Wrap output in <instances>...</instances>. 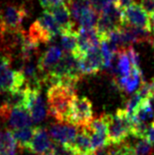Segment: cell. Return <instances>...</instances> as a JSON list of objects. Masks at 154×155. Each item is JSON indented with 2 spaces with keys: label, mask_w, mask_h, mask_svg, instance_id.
<instances>
[{
  "label": "cell",
  "mask_w": 154,
  "mask_h": 155,
  "mask_svg": "<svg viewBox=\"0 0 154 155\" xmlns=\"http://www.w3.org/2000/svg\"><path fill=\"white\" fill-rule=\"evenodd\" d=\"M39 2L44 10H50L52 8L64 4L65 0H39Z\"/></svg>",
  "instance_id": "obj_31"
},
{
  "label": "cell",
  "mask_w": 154,
  "mask_h": 155,
  "mask_svg": "<svg viewBox=\"0 0 154 155\" xmlns=\"http://www.w3.org/2000/svg\"><path fill=\"white\" fill-rule=\"evenodd\" d=\"M28 89H29V98H28L27 109L29 110L34 123H39L45 119L47 114L45 102L40 93V89L31 88L29 87Z\"/></svg>",
  "instance_id": "obj_9"
},
{
  "label": "cell",
  "mask_w": 154,
  "mask_h": 155,
  "mask_svg": "<svg viewBox=\"0 0 154 155\" xmlns=\"http://www.w3.org/2000/svg\"><path fill=\"white\" fill-rule=\"evenodd\" d=\"M74 87L54 84L47 89V101L49 112L59 123H67L71 103L75 95Z\"/></svg>",
  "instance_id": "obj_1"
},
{
  "label": "cell",
  "mask_w": 154,
  "mask_h": 155,
  "mask_svg": "<svg viewBox=\"0 0 154 155\" xmlns=\"http://www.w3.org/2000/svg\"><path fill=\"white\" fill-rule=\"evenodd\" d=\"M93 110L91 101L84 96H75L72 100L67 124L77 127H86L92 120Z\"/></svg>",
  "instance_id": "obj_4"
},
{
  "label": "cell",
  "mask_w": 154,
  "mask_h": 155,
  "mask_svg": "<svg viewBox=\"0 0 154 155\" xmlns=\"http://www.w3.org/2000/svg\"><path fill=\"white\" fill-rule=\"evenodd\" d=\"M99 14L92 6L86 8L80 14V17L78 24L80 28H94L97 25Z\"/></svg>",
  "instance_id": "obj_22"
},
{
  "label": "cell",
  "mask_w": 154,
  "mask_h": 155,
  "mask_svg": "<svg viewBox=\"0 0 154 155\" xmlns=\"http://www.w3.org/2000/svg\"><path fill=\"white\" fill-rule=\"evenodd\" d=\"M140 4L148 14H151L154 12V0H140Z\"/></svg>",
  "instance_id": "obj_32"
},
{
  "label": "cell",
  "mask_w": 154,
  "mask_h": 155,
  "mask_svg": "<svg viewBox=\"0 0 154 155\" xmlns=\"http://www.w3.org/2000/svg\"><path fill=\"white\" fill-rule=\"evenodd\" d=\"M90 137V142H91V148L92 150H96L101 147L110 145L109 143V138L107 133H88Z\"/></svg>",
  "instance_id": "obj_25"
},
{
  "label": "cell",
  "mask_w": 154,
  "mask_h": 155,
  "mask_svg": "<svg viewBox=\"0 0 154 155\" xmlns=\"http://www.w3.org/2000/svg\"><path fill=\"white\" fill-rule=\"evenodd\" d=\"M0 119L6 122L8 126L13 129H22L31 127L34 121L27 108L10 107L6 103L0 106Z\"/></svg>",
  "instance_id": "obj_5"
},
{
  "label": "cell",
  "mask_w": 154,
  "mask_h": 155,
  "mask_svg": "<svg viewBox=\"0 0 154 155\" xmlns=\"http://www.w3.org/2000/svg\"><path fill=\"white\" fill-rule=\"evenodd\" d=\"M32 155H38V154H34H34H32Z\"/></svg>",
  "instance_id": "obj_36"
},
{
  "label": "cell",
  "mask_w": 154,
  "mask_h": 155,
  "mask_svg": "<svg viewBox=\"0 0 154 155\" xmlns=\"http://www.w3.org/2000/svg\"><path fill=\"white\" fill-rule=\"evenodd\" d=\"M34 132H35V128L28 127V128L13 130H12V134H13L15 140L20 147L27 149L29 147L32 137L34 136Z\"/></svg>",
  "instance_id": "obj_21"
},
{
  "label": "cell",
  "mask_w": 154,
  "mask_h": 155,
  "mask_svg": "<svg viewBox=\"0 0 154 155\" xmlns=\"http://www.w3.org/2000/svg\"><path fill=\"white\" fill-rule=\"evenodd\" d=\"M25 87L27 81L23 72L12 70L9 55H0V92H11Z\"/></svg>",
  "instance_id": "obj_3"
},
{
  "label": "cell",
  "mask_w": 154,
  "mask_h": 155,
  "mask_svg": "<svg viewBox=\"0 0 154 155\" xmlns=\"http://www.w3.org/2000/svg\"><path fill=\"white\" fill-rule=\"evenodd\" d=\"M152 144L145 140V138H140L133 146L135 148L136 155H150L152 153Z\"/></svg>",
  "instance_id": "obj_27"
},
{
  "label": "cell",
  "mask_w": 154,
  "mask_h": 155,
  "mask_svg": "<svg viewBox=\"0 0 154 155\" xmlns=\"http://www.w3.org/2000/svg\"><path fill=\"white\" fill-rule=\"evenodd\" d=\"M122 21H123L122 27L124 26L136 27L151 31L150 15L141 6V4L136 3V1L132 3L129 6L123 9Z\"/></svg>",
  "instance_id": "obj_7"
},
{
  "label": "cell",
  "mask_w": 154,
  "mask_h": 155,
  "mask_svg": "<svg viewBox=\"0 0 154 155\" xmlns=\"http://www.w3.org/2000/svg\"><path fill=\"white\" fill-rule=\"evenodd\" d=\"M118 63H117V71H118V77H126L129 75L132 71V64L126 48H122L118 52ZM117 77V78H118Z\"/></svg>",
  "instance_id": "obj_24"
},
{
  "label": "cell",
  "mask_w": 154,
  "mask_h": 155,
  "mask_svg": "<svg viewBox=\"0 0 154 155\" xmlns=\"http://www.w3.org/2000/svg\"><path fill=\"white\" fill-rule=\"evenodd\" d=\"M71 146L76 150L79 155H87L92 151L90 137V134L86 130V129L83 127L80 128Z\"/></svg>",
  "instance_id": "obj_16"
},
{
  "label": "cell",
  "mask_w": 154,
  "mask_h": 155,
  "mask_svg": "<svg viewBox=\"0 0 154 155\" xmlns=\"http://www.w3.org/2000/svg\"><path fill=\"white\" fill-rule=\"evenodd\" d=\"M43 155H54V154H53V152H52V151H49V152H47V153L43 154Z\"/></svg>",
  "instance_id": "obj_35"
},
{
  "label": "cell",
  "mask_w": 154,
  "mask_h": 155,
  "mask_svg": "<svg viewBox=\"0 0 154 155\" xmlns=\"http://www.w3.org/2000/svg\"><path fill=\"white\" fill-rule=\"evenodd\" d=\"M51 151L54 155H79L71 145L54 142Z\"/></svg>",
  "instance_id": "obj_28"
},
{
  "label": "cell",
  "mask_w": 154,
  "mask_h": 155,
  "mask_svg": "<svg viewBox=\"0 0 154 155\" xmlns=\"http://www.w3.org/2000/svg\"><path fill=\"white\" fill-rule=\"evenodd\" d=\"M27 10L23 6L7 5L0 10V31H21Z\"/></svg>",
  "instance_id": "obj_6"
},
{
  "label": "cell",
  "mask_w": 154,
  "mask_h": 155,
  "mask_svg": "<svg viewBox=\"0 0 154 155\" xmlns=\"http://www.w3.org/2000/svg\"><path fill=\"white\" fill-rule=\"evenodd\" d=\"M100 45V38L96 28H80L78 31V46L79 50L76 56L79 58L90 48Z\"/></svg>",
  "instance_id": "obj_13"
},
{
  "label": "cell",
  "mask_w": 154,
  "mask_h": 155,
  "mask_svg": "<svg viewBox=\"0 0 154 155\" xmlns=\"http://www.w3.org/2000/svg\"><path fill=\"white\" fill-rule=\"evenodd\" d=\"M17 145L12 130H0V155H17Z\"/></svg>",
  "instance_id": "obj_17"
},
{
  "label": "cell",
  "mask_w": 154,
  "mask_h": 155,
  "mask_svg": "<svg viewBox=\"0 0 154 155\" xmlns=\"http://www.w3.org/2000/svg\"><path fill=\"white\" fill-rule=\"evenodd\" d=\"M108 138L110 145L123 143L124 140L131 134L133 119L128 115L125 109H119L113 115L107 114Z\"/></svg>",
  "instance_id": "obj_2"
},
{
  "label": "cell",
  "mask_w": 154,
  "mask_h": 155,
  "mask_svg": "<svg viewBox=\"0 0 154 155\" xmlns=\"http://www.w3.org/2000/svg\"><path fill=\"white\" fill-rule=\"evenodd\" d=\"M145 83L143 81V75L140 69L132 67V71L129 75L126 77H118L114 79V84L116 87L123 91L127 94L137 91L139 88Z\"/></svg>",
  "instance_id": "obj_11"
},
{
  "label": "cell",
  "mask_w": 154,
  "mask_h": 155,
  "mask_svg": "<svg viewBox=\"0 0 154 155\" xmlns=\"http://www.w3.org/2000/svg\"><path fill=\"white\" fill-rule=\"evenodd\" d=\"M150 15V22H151V30L153 31V34H154V12L151 14H149Z\"/></svg>",
  "instance_id": "obj_34"
},
{
  "label": "cell",
  "mask_w": 154,
  "mask_h": 155,
  "mask_svg": "<svg viewBox=\"0 0 154 155\" xmlns=\"http://www.w3.org/2000/svg\"><path fill=\"white\" fill-rule=\"evenodd\" d=\"M63 52L61 48L57 45H52L41 56L38 57V67L39 73L42 74V78L58 64L59 61L61 60Z\"/></svg>",
  "instance_id": "obj_14"
},
{
  "label": "cell",
  "mask_w": 154,
  "mask_h": 155,
  "mask_svg": "<svg viewBox=\"0 0 154 155\" xmlns=\"http://www.w3.org/2000/svg\"><path fill=\"white\" fill-rule=\"evenodd\" d=\"M126 50H127L128 56L129 58V61H131L132 67L140 69V58H139V54L137 53V51L133 47V45L128 46L126 48Z\"/></svg>",
  "instance_id": "obj_29"
},
{
  "label": "cell",
  "mask_w": 154,
  "mask_h": 155,
  "mask_svg": "<svg viewBox=\"0 0 154 155\" xmlns=\"http://www.w3.org/2000/svg\"><path fill=\"white\" fill-rule=\"evenodd\" d=\"M27 35L31 41L38 44V45L39 43H48L53 39L52 35L40 25L38 20L31 26Z\"/></svg>",
  "instance_id": "obj_18"
},
{
  "label": "cell",
  "mask_w": 154,
  "mask_h": 155,
  "mask_svg": "<svg viewBox=\"0 0 154 155\" xmlns=\"http://www.w3.org/2000/svg\"><path fill=\"white\" fill-rule=\"evenodd\" d=\"M132 119L133 121L143 122V123H147L151 120L154 121V111L148 99H145L141 102L139 107L137 108L136 113L132 117Z\"/></svg>",
  "instance_id": "obj_23"
},
{
  "label": "cell",
  "mask_w": 154,
  "mask_h": 155,
  "mask_svg": "<svg viewBox=\"0 0 154 155\" xmlns=\"http://www.w3.org/2000/svg\"><path fill=\"white\" fill-rule=\"evenodd\" d=\"M78 132L79 130L77 126L67 123L51 125L48 130L49 136L54 142L67 145L73 144Z\"/></svg>",
  "instance_id": "obj_10"
},
{
  "label": "cell",
  "mask_w": 154,
  "mask_h": 155,
  "mask_svg": "<svg viewBox=\"0 0 154 155\" xmlns=\"http://www.w3.org/2000/svg\"><path fill=\"white\" fill-rule=\"evenodd\" d=\"M60 39H61V46L65 52L72 53L73 55L78 53V31H62Z\"/></svg>",
  "instance_id": "obj_19"
},
{
  "label": "cell",
  "mask_w": 154,
  "mask_h": 155,
  "mask_svg": "<svg viewBox=\"0 0 154 155\" xmlns=\"http://www.w3.org/2000/svg\"><path fill=\"white\" fill-rule=\"evenodd\" d=\"M53 143L54 142L52 141L49 133L46 130L43 128H35L34 136L27 149L34 154L43 155L51 151Z\"/></svg>",
  "instance_id": "obj_12"
},
{
  "label": "cell",
  "mask_w": 154,
  "mask_h": 155,
  "mask_svg": "<svg viewBox=\"0 0 154 155\" xmlns=\"http://www.w3.org/2000/svg\"><path fill=\"white\" fill-rule=\"evenodd\" d=\"M143 101V98L140 96V94L139 92H136L135 94H133L127 100V103H126V112L128 113V115L129 117H133V114L136 113V111L137 110V108L139 107V105L141 104V102Z\"/></svg>",
  "instance_id": "obj_26"
},
{
  "label": "cell",
  "mask_w": 154,
  "mask_h": 155,
  "mask_svg": "<svg viewBox=\"0 0 154 155\" xmlns=\"http://www.w3.org/2000/svg\"><path fill=\"white\" fill-rule=\"evenodd\" d=\"M119 1L120 0H90V3L99 14V12L106 6L111 5V4H119Z\"/></svg>",
  "instance_id": "obj_30"
},
{
  "label": "cell",
  "mask_w": 154,
  "mask_h": 155,
  "mask_svg": "<svg viewBox=\"0 0 154 155\" xmlns=\"http://www.w3.org/2000/svg\"><path fill=\"white\" fill-rule=\"evenodd\" d=\"M78 59L83 75L96 74L101 69H104V59L100 50V45L90 48Z\"/></svg>",
  "instance_id": "obj_8"
},
{
  "label": "cell",
  "mask_w": 154,
  "mask_h": 155,
  "mask_svg": "<svg viewBox=\"0 0 154 155\" xmlns=\"http://www.w3.org/2000/svg\"><path fill=\"white\" fill-rule=\"evenodd\" d=\"M38 21L39 22L40 25L52 35L53 38L55 36L61 35V32H62L61 28L59 27L57 22L55 21L54 17L52 16L51 12L49 10H44L41 16L38 19Z\"/></svg>",
  "instance_id": "obj_20"
},
{
  "label": "cell",
  "mask_w": 154,
  "mask_h": 155,
  "mask_svg": "<svg viewBox=\"0 0 154 155\" xmlns=\"http://www.w3.org/2000/svg\"><path fill=\"white\" fill-rule=\"evenodd\" d=\"M144 138L149 142V143L154 145V121L152 122V124L148 127Z\"/></svg>",
  "instance_id": "obj_33"
},
{
  "label": "cell",
  "mask_w": 154,
  "mask_h": 155,
  "mask_svg": "<svg viewBox=\"0 0 154 155\" xmlns=\"http://www.w3.org/2000/svg\"><path fill=\"white\" fill-rule=\"evenodd\" d=\"M51 12L52 16L54 17L55 21L57 22L59 27L61 28L62 31H71L75 30V23L72 21V15L70 9L66 4L54 7L49 10Z\"/></svg>",
  "instance_id": "obj_15"
}]
</instances>
